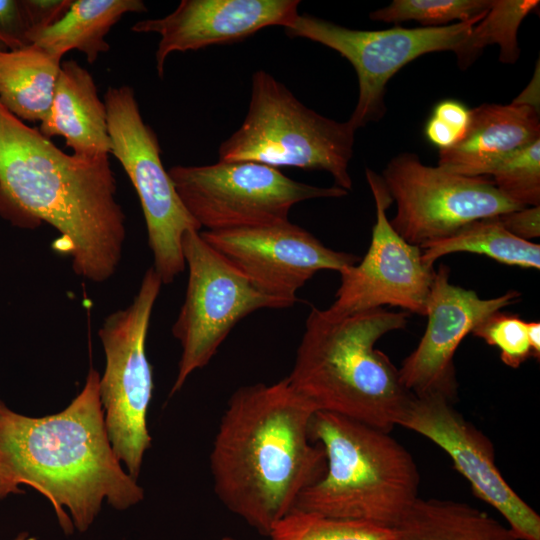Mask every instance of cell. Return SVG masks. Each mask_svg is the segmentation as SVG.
Listing matches in <instances>:
<instances>
[{"mask_svg": "<svg viewBox=\"0 0 540 540\" xmlns=\"http://www.w3.org/2000/svg\"><path fill=\"white\" fill-rule=\"evenodd\" d=\"M145 11L141 0H75L59 21L34 34L30 43L60 58L77 50L92 64L109 51L105 36L121 17Z\"/></svg>", "mask_w": 540, "mask_h": 540, "instance_id": "cell-20", "label": "cell"}, {"mask_svg": "<svg viewBox=\"0 0 540 540\" xmlns=\"http://www.w3.org/2000/svg\"><path fill=\"white\" fill-rule=\"evenodd\" d=\"M485 14L446 26L384 30L350 29L298 14L284 30L289 37L306 38L333 49L354 67L359 94L348 122L357 130L384 116L387 83L401 68L432 52L453 51L456 55Z\"/></svg>", "mask_w": 540, "mask_h": 540, "instance_id": "cell-11", "label": "cell"}, {"mask_svg": "<svg viewBox=\"0 0 540 540\" xmlns=\"http://www.w3.org/2000/svg\"><path fill=\"white\" fill-rule=\"evenodd\" d=\"M528 338L531 346L532 357L540 358V323L536 321L527 322Z\"/></svg>", "mask_w": 540, "mask_h": 540, "instance_id": "cell-34", "label": "cell"}, {"mask_svg": "<svg viewBox=\"0 0 540 540\" xmlns=\"http://www.w3.org/2000/svg\"><path fill=\"white\" fill-rule=\"evenodd\" d=\"M310 433L324 451L325 471L294 509L394 528L419 498L417 465L389 432L316 411Z\"/></svg>", "mask_w": 540, "mask_h": 540, "instance_id": "cell-5", "label": "cell"}, {"mask_svg": "<svg viewBox=\"0 0 540 540\" xmlns=\"http://www.w3.org/2000/svg\"><path fill=\"white\" fill-rule=\"evenodd\" d=\"M431 116L451 129L460 140L468 127L470 110L457 100L446 99L434 107Z\"/></svg>", "mask_w": 540, "mask_h": 540, "instance_id": "cell-32", "label": "cell"}, {"mask_svg": "<svg viewBox=\"0 0 540 540\" xmlns=\"http://www.w3.org/2000/svg\"><path fill=\"white\" fill-rule=\"evenodd\" d=\"M315 412L286 377L238 388L221 416L210 453L214 491L263 536L325 471L310 433Z\"/></svg>", "mask_w": 540, "mask_h": 540, "instance_id": "cell-2", "label": "cell"}, {"mask_svg": "<svg viewBox=\"0 0 540 540\" xmlns=\"http://www.w3.org/2000/svg\"><path fill=\"white\" fill-rule=\"evenodd\" d=\"M511 234L526 241L540 236V206L524 207L497 216Z\"/></svg>", "mask_w": 540, "mask_h": 540, "instance_id": "cell-31", "label": "cell"}, {"mask_svg": "<svg viewBox=\"0 0 540 540\" xmlns=\"http://www.w3.org/2000/svg\"><path fill=\"white\" fill-rule=\"evenodd\" d=\"M13 540H36V539L30 536L28 533L23 532L17 535Z\"/></svg>", "mask_w": 540, "mask_h": 540, "instance_id": "cell-35", "label": "cell"}, {"mask_svg": "<svg viewBox=\"0 0 540 540\" xmlns=\"http://www.w3.org/2000/svg\"><path fill=\"white\" fill-rule=\"evenodd\" d=\"M162 285L154 268L147 269L132 302L109 314L98 331L106 359L99 377V397L108 438L115 455L136 480L152 442L147 413L153 378L146 338Z\"/></svg>", "mask_w": 540, "mask_h": 540, "instance_id": "cell-7", "label": "cell"}, {"mask_svg": "<svg viewBox=\"0 0 540 540\" xmlns=\"http://www.w3.org/2000/svg\"><path fill=\"white\" fill-rule=\"evenodd\" d=\"M356 130L301 103L264 70L252 76L244 121L219 147V161H253L271 167H297L330 173L349 191L348 165Z\"/></svg>", "mask_w": 540, "mask_h": 540, "instance_id": "cell-6", "label": "cell"}, {"mask_svg": "<svg viewBox=\"0 0 540 540\" xmlns=\"http://www.w3.org/2000/svg\"><path fill=\"white\" fill-rule=\"evenodd\" d=\"M444 450L476 497L492 506L520 540H540V516L501 475L490 439L440 394L413 395L398 421Z\"/></svg>", "mask_w": 540, "mask_h": 540, "instance_id": "cell-14", "label": "cell"}, {"mask_svg": "<svg viewBox=\"0 0 540 540\" xmlns=\"http://www.w3.org/2000/svg\"><path fill=\"white\" fill-rule=\"evenodd\" d=\"M31 25L23 0H0V44L16 50L30 44Z\"/></svg>", "mask_w": 540, "mask_h": 540, "instance_id": "cell-29", "label": "cell"}, {"mask_svg": "<svg viewBox=\"0 0 540 540\" xmlns=\"http://www.w3.org/2000/svg\"><path fill=\"white\" fill-rule=\"evenodd\" d=\"M393 529L397 540H520L488 513L438 498L419 497Z\"/></svg>", "mask_w": 540, "mask_h": 540, "instance_id": "cell-21", "label": "cell"}, {"mask_svg": "<svg viewBox=\"0 0 540 540\" xmlns=\"http://www.w3.org/2000/svg\"><path fill=\"white\" fill-rule=\"evenodd\" d=\"M540 139L539 110L512 102L470 110L463 137L439 150L437 166L462 176L488 177L505 158Z\"/></svg>", "mask_w": 540, "mask_h": 540, "instance_id": "cell-18", "label": "cell"}, {"mask_svg": "<svg viewBox=\"0 0 540 540\" xmlns=\"http://www.w3.org/2000/svg\"><path fill=\"white\" fill-rule=\"evenodd\" d=\"M366 178L376 205L371 243L361 260L340 272L329 309L350 314L389 305L425 316L435 270L424 262L422 249L391 226L386 210L393 200L381 175L367 168Z\"/></svg>", "mask_w": 540, "mask_h": 540, "instance_id": "cell-13", "label": "cell"}, {"mask_svg": "<svg viewBox=\"0 0 540 540\" xmlns=\"http://www.w3.org/2000/svg\"><path fill=\"white\" fill-rule=\"evenodd\" d=\"M492 183L522 207L540 204V139L501 161L490 173Z\"/></svg>", "mask_w": 540, "mask_h": 540, "instance_id": "cell-27", "label": "cell"}, {"mask_svg": "<svg viewBox=\"0 0 540 540\" xmlns=\"http://www.w3.org/2000/svg\"><path fill=\"white\" fill-rule=\"evenodd\" d=\"M168 173L186 210L206 231L285 222L299 202L348 194L336 185L293 180L278 168L253 161L175 165Z\"/></svg>", "mask_w": 540, "mask_h": 540, "instance_id": "cell-8", "label": "cell"}, {"mask_svg": "<svg viewBox=\"0 0 540 540\" xmlns=\"http://www.w3.org/2000/svg\"><path fill=\"white\" fill-rule=\"evenodd\" d=\"M203 239L261 291L294 305L296 292L318 271L339 273L358 256L332 250L289 220L200 232Z\"/></svg>", "mask_w": 540, "mask_h": 540, "instance_id": "cell-15", "label": "cell"}, {"mask_svg": "<svg viewBox=\"0 0 540 540\" xmlns=\"http://www.w3.org/2000/svg\"><path fill=\"white\" fill-rule=\"evenodd\" d=\"M381 177L397 206L391 226L420 248L475 220L524 208L503 195L488 177L453 174L423 164L413 153L393 157Z\"/></svg>", "mask_w": 540, "mask_h": 540, "instance_id": "cell-12", "label": "cell"}, {"mask_svg": "<svg viewBox=\"0 0 540 540\" xmlns=\"http://www.w3.org/2000/svg\"><path fill=\"white\" fill-rule=\"evenodd\" d=\"M107 112L110 154L120 162L143 210L153 268L162 284H171L186 268L182 239L201 227L183 205L161 161L157 135L144 122L129 85L109 87L103 99Z\"/></svg>", "mask_w": 540, "mask_h": 540, "instance_id": "cell-9", "label": "cell"}, {"mask_svg": "<svg viewBox=\"0 0 540 540\" xmlns=\"http://www.w3.org/2000/svg\"><path fill=\"white\" fill-rule=\"evenodd\" d=\"M0 50H6V49L4 48V46H2V45L0 44Z\"/></svg>", "mask_w": 540, "mask_h": 540, "instance_id": "cell-37", "label": "cell"}, {"mask_svg": "<svg viewBox=\"0 0 540 540\" xmlns=\"http://www.w3.org/2000/svg\"><path fill=\"white\" fill-rule=\"evenodd\" d=\"M39 131L48 139L62 136L79 157L110 154L105 103L92 75L73 59L61 62L52 104Z\"/></svg>", "mask_w": 540, "mask_h": 540, "instance_id": "cell-19", "label": "cell"}, {"mask_svg": "<svg viewBox=\"0 0 540 540\" xmlns=\"http://www.w3.org/2000/svg\"><path fill=\"white\" fill-rule=\"evenodd\" d=\"M9 210L55 228L54 248L71 257L78 276L101 283L117 271L126 217L109 155L66 154L0 102V212Z\"/></svg>", "mask_w": 540, "mask_h": 540, "instance_id": "cell-1", "label": "cell"}, {"mask_svg": "<svg viewBox=\"0 0 540 540\" xmlns=\"http://www.w3.org/2000/svg\"><path fill=\"white\" fill-rule=\"evenodd\" d=\"M421 249L424 262L431 266L444 255L467 252L510 266L540 268V245L511 234L497 216L475 220L446 238L424 244Z\"/></svg>", "mask_w": 540, "mask_h": 540, "instance_id": "cell-23", "label": "cell"}, {"mask_svg": "<svg viewBox=\"0 0 540 540\" xmlns=\"http://www.w3.org/2000/svg\"><path fill=\"white\" fill-rule=\"evenodd\" d=\"M472 334L497 347L501 361L508 367L518 368L532 357L527 322L518 315L497 311L481 322Z\"/></svg>", "mask_w": 540, "mask_h": 540, "instance_id": "cell-28", "label": "cell"}, {"mask_svg": "<svg viewBox=\"0 0 540 540\" xmlns=\"http://www.w3.org/2000/svg\"><path fill=\"white\" fill-rule=\"evenodd\" d=\"M182 251L188 281L184 302L172 326L181 356L170 395L178 392L194 371L210 362L240 320L260 309L292 306L257 288L211 247L200 231L184 234Z\"/></svg>", "mask_w": 540, "mask_h": 540, "instance_id": "cell-10", "label": "cell"}, {"mask_svg": "<svg viewBox=\"0 0 540 540\" xmlns=\"http://www.w3.org/2000/svg\"><path fill=\"white\" fill-rule=\"evenodd\" d=\"M298 0H182L163 18L135 23L137 33H157L156 70L164 75L174 52L202 49L243 40L269 27H288L298 16Z\"/></svg>", "mask_w": 540, "mask_h": 540, "instance_id": "cell-17", "label": "cell"}, {"mask_svg": "<svg viewBox=\"0 0 540 540\" xmlns=\"http://www.w3.org/2000/svg\"><path fill=\"white\" fill-rule=\"evenodd\" d=\"M538 5V0H492L487 13L473 27L456 54L459 65L465 69L486 46L492 44L499 45L501 62L514 63L520 56L519 26Z\"/></svg>", "mask_w": 540, "mask_h": 540, "instance_id": "cell-24", "label": "cell"}, {"mask_svg": "<svg viewBox=\"0 0 540 540\" xmlns=\"http://www.w3.org/2000/svg\"><path fill=\"white\" fill-rule=\"evenodd\" d=\"M23 2L31 25L30 41L34 34L59 21L69 9L72 0H23Z\"/></svg>", "mask_w": 540, "mask_h": 540, "instance_id": "cell-30", "label": "cell"}, {"mask_svg": "<svg viewBox=\"0 0 540 540\" xmlns=\"http://www.w3.org/2000/svg\"><path fill=\"white\" fill-rule=\"evenodd\" d=\"M221 540H235V539H233V538H231L229 536H226V537H223Z\"/></svg>", "mask_w": 540, "mask_h": 540, "instance_id": "cell-36", "label": "cell"}, {"mask_svg": "<svg viewBox=\"0 0 540 540\" xmlns=\"http://www.w3.org/2000/svg\"><path fill=\"white\" fill-rule=\"evenodd\" d=\"M492 0H394L372 11L373 21L398 24L416 21L425 27L446 26L485 14Z\"/></svg>", "mask_w": 540, "mask_h": 540, "instance_id": "cell-26", "label": "cell"}, {"mask_svg": "<svg viewBox=\"0 0 540 540\" xmlns=\"http://www.w3.org/2000/svg\"><path fill=\"white\" fill-rule=\"evenodd\" d=\"M91 368L82 391L61 412L28 417L0 400V499L28 485L53 505L61 528L86 531L102 502L123 510L143 499V489L121 467L108 438Z\"/></svg>", "mask_w": 540, "mask_h": 540, "instance_id": "cell-3", "label": "cell"}, {"mask_svg": "<svg viewBox=\"0 0 540 540\" xmlns=\"http://www.w3.org/2000/svg\"><path fill=\"white\" fill-rule=\"evenodd\" d=\"M407 317L406 311L383 307L350 314L313 307L287 377L289 383L316 411L390 432L413 394L375 345L385 334L405 328Z\"/></svg>", "mask_w": 540, "mask_h": 540, "instance_id": "cell-4", "label": "cell"}, {"mask_svg": "<svg viewBox=\"0 0 540 540\" xmlns=\"http://www.w3.org/2000/svg\"><path fill=\"white\" fill-rule=\"evenodd\" d=\"M268 537L269 540H397L393 528L298 509L278 521Z\"/></svg>", "mask_w": 540, "mask_h": 540, "instance_id": "cell-25", "label": "cell"}, {"mask_svg": "<svg viewBox=\"0 0 540 540\" xmlns=\"http://www.w3.org/2000/svg\"><path fill=\"white\" fill-rule=\"evenodd\" d=\"M513 102L528 105L539 110V67H537L530 84Z\"/></svg>", "mask_w": 540, "mask_h": 540, "instance_id": "cell-33", "label": "cell"}, {"mask_svg": "<svg viewBox=\"0 0 540 540\" xmlns=\"http://www.w3.org/2000/svg\"><path fill=\"white\" fill-rule=\"evenodd\" d=\"M62 58L36 45L0 50V102L20 120L42 121L48 114Z\"/></svg>", "mask_w": 540, "mask_h": 540, "instance_id": "cell-22", "label": "cell"}, {"mask_svg": "<svg viewBox=\"0 0 540 540\" xmlns=\"http://www.w3.org/2000/svg\"><path fill=\"white\" fill-rule=\"evenodd\" d=\"M450 270H435L427 299L426 330L417 347L398 369L403 386L415 396L440 394L456 397L454 354L462 340L486 318L520 300V292L508 291L483 299L473 290L452 284Z\"/></svg>", "mask_w": 540, "mask_h": 540, "instance_id": "cell-16", "label": "cell"}]
</instances>
